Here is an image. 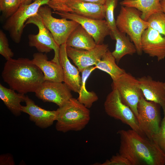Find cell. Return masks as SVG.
Wrapping results in <instances>:
<instances>
[{"label":"cell","instance_id":"cell-1","mask_svg":"<svg viewBox=\"0 0 165 165\" xmlns=\"http://www.w3.org/2000/svg\"><path fill=\"white\" fill-rule=\"evenodd\" d=\"M120 137L119 154L131 165H164L165 153L157 143L131 129L117 132Z\"/></svg>","mask_w":165,"mask_h":165},{"label":"cell","instance_id":"cell-2","mask_svg":"<svg viewBox=\"0 0 165 165\" xmlns=\"http://www.w3.org/2000/svg\"><path fill=\"white\" fill-rule=\"evenodd\" d=\"M2 76L10 88L24 94L35 92L45 80L41 69L32 60L25 58L7 61Z\"/></svg>","mask_w":165,"mask_h":165},{"label":"cell","instance_id":"cell-3","mask_svg":"<svg viewBox=\"0 0 165 165\" xmlns=\"http://www.w3.org/2000/svg\"><path fill=\"white\" fill-rule=\"evenodd\" d=\"M55 128L60 132L79 131L84 129L90 119L89 108L72 97L57 110Z\"/></svg>","mask_w":165,"mask_h":165},{"label":"cell","instance_id":"cell-4","mask_svg":"<svg viewBox=\"0 0 165 165\" xmlns=\"http://www.w3.org/2000/svg\"><path fill=\"white\" fill-rule=\"evenodd\" d=\"M141 12L136 9L121 6L116 20L117 29L127 34L134 45L137 53L141 55L142 53L141 39L142 35L148 27L147 21L142 19Z\"/></svg>","mask_w":165,"mask_h":165},{"label":"cell","instance_id":"cell-5","mask_svg":"<svg viewBox=\"0 0 165 165\" xmlns=\"http://www.w3.org/2000/svg\"><path fill=\"white\" fill-rule=\"evenodd\" d=\"M50 0H35L29 5H21L17 11L7 19L3 28L9 32L13 41H20L25 24L30 17L37 14L39 8L48 5Z\"/></svg>","mask_w":165,"mask_h":165},{"label":"cell","instance_id":"cell-6","mask_svg":"<svg viewBox=\"0 0 165 165\" xmlns=\"http://www.w3.org/2000/svg\"><path fill=\"white\" fill-rule=\"evenodd\" d=\"M160 107L155 102L146 100L143 96L138 105L137 119L140 129L145 136L153 140L160 125Z\"/></svg>","mask_w":165,"mask_h":165},{"label":"cell","instance_id":"cell-7","mask_svg":"<svg viewBox=\"0 0 165 165\" xmlns=\"http://www.w3.org/2000/svg\"><path fill=\"white\" fill-rule=\"evenodd\" d=\"M52 13L51 8L48 6H42L39 8L37 14L55 42L60 46L66 43L70 34L79 24L65 18H55L52 16Z\"/></svg>","mask_w":165,"mask_h":165},{"label":"cell","instance_id":"cell-8","mask_svg":"<svg viewBox=\"0 0 165 165\" xmlns=\"http://www.w3.org/2000/svg\"><path fill=\"white\" fill-rule=\"evenodd\" d=\"M104 107L108 116L120 120L129 126L132 129L145 136L140 129L137 117L130 108L122 101L117 90L112 89L108 94Z\"/></svg>","mask_w":165,"mask_h":165},{"label":"cell","instance_id":"cell-9","mask_svg":"<svg viewBox=\"0 0 165 165\" xmlns=\"http://www.w3.org/2000/svg\"><path fill=\"white\" fill-rule=\"evenodd\" d=\"M29 24H34L38 29L37 34H30L28 35L29 46L35 47L38 52L43 53H47L53 50L54 56L52 60L60 64V46L55 42L52 34L44 25L38 14L29 18L26 22L25 26Z\"/></svg>","mask_w":165,"mask_h":165},{"label":"cell","instance_id":"cell-10","mask_svg":"<svg viewBox=\"0 0 165 165\" xmlns=\"http://www.w3.org/2000/svg\"><path fill=\"white\" fill-rule=\"evenodd\" d=\"M112 86V89L117 90L122 101L130 108L137 118L138 104L143 96L138 79L125 72L113 81Z\"/></svg>","mask_w":165,"mask_h":165},{"label":"cell","instance_id":"cell-11","mask_svg":"<svg viewBox=\"0 0 165 165\" xmlns=\"http://www.w3.org/2000/svg\"><path fill=\"white\" fill-rule=\"evenodd\" d=\"M61 17L75 21L80 25L93 38L97 45L103 44L111 30L105 20L86 17L70 12L53 11Z\"/></svg>","mask_w":165,"mask_h":165},{"label":"cell","instance_id":"cell-12","mask_svg":"<svg viewBox=\"0 0 165 165\" xmlns=\"http://www.w3.org/2000/svg\"><path fill=\"white\" fill-rule=\"evenodd\" d=\"M62 82L45 80L35 92V95L44 102L53 103L61 107L72 97L71 90Z\"/></svg>","mask_w":165,"mask_h":165},{"label":"cell","instance_id":"cell-13","mask_svg":"<svg viewBox=\"0 0 165 165\" xmlns=\"http://www.w3.org/2000/svg\"><path fill=\"white\" fill-rule=\"evenodd\" d=\"M67 55L77 66L80 72L86 68L95 65L108 50L107 44L97 45L89 50L77 49L66 46Z\"/></svg>","mask_w":165,"mask_h":165},{"label":"cell","instance_id":"cell-14","mask_svg":"<svg viewBox=\"0 0 165 165\" xmlns=\"http://www.w3.org/2000/svg\"><path fill=\"white\" fill-rule=\"evenodd\" d=\"M142 50L149 56L156 57L158 61L165 58V36L148 27L141 39Z\"/></svg>","mask_w":165,"mask_h":165},{"label":"cell","instance_id":"cell-15","mask_svg":"<svg viewBox=\"0 0 165 165\" xmlns=\"http://www.w3.org/2000/svg\"><path fill=\"white\" fill-rule=\"evenodd\" d=\"M139 87L144 98L155 102L162 108L165 113V81H156L149 76L138 78Z\"/></svg>","mask_w":165,"mask_h":165},{"label":"cell","instance_id":"cell-16","mask_svg":"<svg viewBox=\"0 0 165 165\" xmlns=\"http://www.w3.org/2000/svg\"><path fill=\"white\" fill-rule=\"evenodd\" d=\"M104 5L84 2L80 0H66L63 12H70L84 17L98 20L105 17Z\"/></svg>","mask_w":165,"mask_h":165},{"label":"cell","instance_id":"cell-17","mask_svg":"<svg viewBox=\"0 0 165 165\" xmlns=\"http://www.w3.org/2000/svg\"><path fill=\"white\" fill-rule=\"evenodd\" d=\"M26 105L23 106L22 111L29 116L30 120L41 128H46L52 125L56 121L57 111H49L43 109L36 105L31 99L26 96Z\"/></svg>","mask_w":165,"mask_h":165},{"label":"cell","instance_id":"cell-18","mask_svg":"<svg viewBox=\"0 0 165 165\" xmlns=\"http://www.w3.org/2000/svg\"><path fill=\"white\" fill-rule=\"evenodd\" d=\"M66 48V43L60 46L59 54V61L63 70V82L71 90L78 93L82 85V77L78 68L69 61Z\"/></svg>","mask_w":165,"mask_h":165},{"label":"cell","instance_id":"cell-19","mask_svg":"<svg viewBox=\"0 0 165 165\" xmlns=\"http://www.w3.org/2000/svg\"><path fill=\"white\" fill-rule=\"evenodd\" d=\"M33 57L32 61L42 71L45 80L63 82V70L60 64L49 61L46 55L43 53H35Z\"/></svg>","mask_w":165,"mask_h":165},{"label":"cell","instance_id":"cell-20","mask_svg":"<svg viewBox=\"0 0 165 165\" xmlns=\"http://www.w3.org/2000/svg\"><path fill=\"white\" fill-rule=\"evenodd\" d=\"M110 35L116 41L115 49L112 53L117 63L125 56L132 55L137 52L135 46L130 38L117 28L111 31Z\"/></svg>","mask_w":165,"mask_h":165},{"label":"cell","instance_id":"cell-21","mask_svg":"<svg viewBox=\"0 0 165 165\" xmlns=\"http://www.w3.org/2000/svg\"><path fill=\"white\" fill-rule=\"evenodd\" d=\"M162 0H123L121 6L135 8L141 13V17L147 21L149 17L156 13L163 12Z\"/></svg>","mask_w":165,"mask_h":165},{"label":"cell","instance_id":"cell-22","mask_svg":"<svg viewBox=\"0 0 165 165\" xmlns=\"http://www.w3.org/2000/svg\"><path fill=\"white\" fill-rule=\"evenodd\" d=\"M66 44L67 46L86 50H91L97 45L93 37L80 24L70 34Z\"/></svg>","mask_w":165,"mask_h":165},{"label":"cell","instance_id":"cell-23","mask_svg":"<svg viewBox=\"0 0 165 165\" xmlns=\"http://www.w3.org/2000/svg\"><path fill=\"white\" fill-rule=\"evenodd\" d=\"M26 96L17 93L11 88H8L0 84V98L5 105L15 116L20 115L22 112L21 103L24 102Z\"/></svg>","mask_w":165,"mask_h":165},{"label":"cell","instance_id":"cell-24","mask_svg":"<svg viewBox=\"0 0 165 165\" xmlns=\"http://www.w3.org/2000/svg\"><path fill=\"white\" fill-rule=\"evenodd\" d=\"M116 61L112 52L108 50L96 64L95 67L108 74L113 81L126 72L117 65Z\"/></svg>","mask_w":165,"mask_h":165},{"label":"cell","instance_id":"cell-25","mask_svg":"<svg viewBox=\"0 0 165 165\" xmlns=\"http://www.w3.org/2000/svg\"><path fill=\"white\" fill-rule=\"evenodd\" d=\"M96 68L95 66H90L82 72V83L80 89L78 93L79 97L77 99L79 101L89 108L92 106L93 104L98 100V97L96 94L93 91H89L86 88V81L91 73Z\"/></svg>","mask_w":165,"mask_h":165},{"label":"cell","instance_id":"cell-26","mask_svg":"<svg viewBox=\"0 0 165 165\" xmlns=\"http://www.w3.org/2000/svg\"><path fill=\"white\" fill-rule=\"evenodd\" d=\"M118 0H106L104 4L106 7L105 18L111 31H114L117 28L114 13Z\"/></svg>","mask_w":165,"mask_h":165},{"label":"cell","instance_id":"cell-27","mask_svg":"<svg viewBox=\"0 0 165 165\" xmlns=\"http://www.w3.org/2000/svg\"><path fill=\"white\" fill-rule=\"evenodd\" d=\"M150 27L165 36V13L163 12L154 14L148 19Z\"/></svg>","mask_w":165,"mask_h":165},{"label":"cell","instance_id":"cell-28","mask_svg":"<svg viewBox=\"0 0 165 165\" xmlns=\"http://www.w3.org/2000/svg\"><path fill=\"white\" fill-rule=\"evenodd\" d=\"M21 4V0H0V10L7 19L17 11Z\"/></svg>","mask_w":165,"mask_h":165},{"label":"cell","instance_id":"cell-29","mask_svg":"<svg viewBox=\"0 0 165 165\" xmlns=\"http://www.w3.org/2000/svg\"><path fill=\"white\" fill-rule=\"evenodd\" d=\"M0 54L6 61L11 58L14 53L9 48L7 38L2 30L0 31Z\"/></svg>","mask_w":165,"mask_h":165},{"label":"cell","instance_id":"cell-30","mask_svg":"<svg viewBox=\"0 0 165 165\" xmlns=\"http://www.w3.org/2000/svg\"><path fill=\"white\" fill-rule=\"evenodd\" d=\"M163 114V118L161 123L159 130L153 141L165 153V113Z\"/></svg>","mask_w":165,"mask_h":165},{"label":"cell","instance_id":"cell-31","mask_svg":"<svg viewBox=\"0 0 165 165\" xmlns=\"http://www.w3.org/2000/svg\"><path fill=\"white\" fill-rule=\"evenodd\" d=\"M101 165H131L130 161L119 154L113 156L110 160H106Z\"/></svg>","mask_w":165,"mask_h":165},{"label":"cell","instance_id":"cell-32","mask_svg":"<svg viewBox=\"0 0 165 165\" xmlns=\"http://www.w3.org/2000/svg\"><path fill=\"white\" fill-rule=\"evenodd\" d=\"M66 0H50L48 6L54 11L62 12Z\"/></svg>","mask_w":165,"mask_h":165},{"label":"cell","instance_id":"cell-33","mask_svg":"<svg viewBox=\"0 0 165 165\" xmlns=\"http://www.w3.org/2000/svg\"><path fill=\"white\" fill-rule=\"evenodd\" d=\"M0 165H14L15 163L11 155L6 154L0 156Z\"/></svg>","mask_w":165,"mask_h":165},{"label":"cell","instance_id":"cell-34","mask_svg":"<svg viewBox=\"0 0 165 165\" xmlns=\"http://www.w3.org/2000/svg\"><path fill=\"white\" fill-rule=\"evenodd\" d=\"M84 2H90L96 4L104 5L106 0H80Z\"/></svg>","mask_w":165,"mask_h":165},{"label":"cell","instance_id":"cell-35","mask_svg":"<svg viewBox=\"0 0 165 165\" xmlns=\"http://www.w3.org/2000/svg\"><path fill=\"white\" fill-rule=\"evenodd\" d=\"M35 0H21V5H28L32 3V2H34Z\"/></svg>","mask_w":165,"mask_h":165},{"label":"cell","instance_id":"cell-36","mask_svg":"<svg viewBox=\"0 0 165 165\" xmlns=\"http://www.w3.org/2000/svg\"><path fill=\"white\" fill-rule=\"evenodd\" d=\"M161 3L162 5L163 12L165 13V1L161 0Z\"/></svg>","mask_w":165,"mask_h":165},{"label":"cell","instance_id":"cell-37","mask_svg":"<svg viewBox=\"0 0 165 165\" xmlns=\"http://www.w3.org/2000/svg\"><path fill=\"white\" fill-rule=\"evenodd\" d=\"M162 0L165 1V0Z\"/></svg>","mask_w":165,"mask_h":165}]
</instances>
